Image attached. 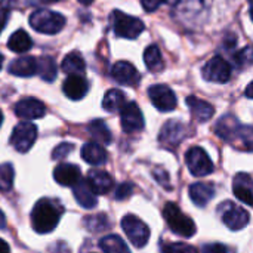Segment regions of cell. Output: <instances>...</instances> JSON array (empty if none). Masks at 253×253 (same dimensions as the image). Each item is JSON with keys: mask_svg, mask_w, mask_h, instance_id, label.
Listing matches in <instances>:
<instances>
[{"mask_svg": "<svg viewBox=\"0 0 253 253\" xmlns=\"http://www.w3.org/2000/svg\"><path fill=\"white\" fill-rule=\"evenodd\" d=\"M215 132L219 138L236 144L239 148H245L246 151L252 150V127L243 126L234 116H224L216 123Z\"/></svg>", "mask_w": 253, "mask_h": 253, "instance_id": "1", "label": "cell"}, {"mask_svg": "<svg viewBox=\"0 0 253 253\" xmlns=\"http://www.w3.org/2000/svg\"><path fill=\"white\" fill-rule=\"evenodd\" d=\"M61 213H62V209L53 200H49V199L39 200L31 212L33 230L39 234L52 233L59 224Z\"/></svg>", "mask_w": 253, "mask_h": 253, "instance_id": "2", "label": "cell"}, {"mask_svg": "<svg viewBox=\"0 0 253 253\" xmlns=\"http://www.w3.org/2000/svg\"><path fill=\"white\" fill-rule=\"evenodd\" d=\"M163 216L172 233L179 237L190 239L196 234V224L191 218H188L175 203H166L163 209Z\"/></svg>", "mask_w": 253, "mask_h": 253, "instance_id": "3", "label": "cell"}, {"mask_svg": "<svg viewBox=\"0 0 253 253\" xmlns=\"http://www.w3.org/2000/svg\"><path fill=\"white\" fill-rule=\"evenodd\" d=\"M30 25L43 34H56L59 33L65 25V18L53 10L49 9H39L31 13L30 16Z\"/></svg>", "mask_w": 253, "mask_h": 253, "instance_id": "4", "label": "cell"}, {"mask_svg": "<svg viewBox=\"0 0 253 253\" xmlns=\"http://www.w3.org/2000/svg\"><path fill=\"white\" fill-rule=\"evenodd\" d=\"M122 228L135 248H144L150 240V228L133 215H127L122 219Z\"/></svg>", "mask_w": 253, "mask_h": 253, "instance_id": "5", "label": "cell"}, {"mask_svg": "<svg viewBox=\"0 0 253 253\" xmlns=\"http://www.w3.org/2000/svg\"><path fill=\"white\" fill-rule=\"evenodd\" d=\"M113 22H114V33L123 39H136L145 28L141 19L126 15L120 10H114Z\"/></svg>", "mask_w": 253, "mask_h": 253, "instance_id": "6", "label": "cell"}, {"mask_svg": "<svg viewBox=\"0 0 253 253\" xmlns=\"http://www.w3.org/2000/svg\"><path fill=\"white\" fill-rule=\"evenodd\" d=\"M36 139H37V127L30 122H21L12 130L10 145L19 153H27L34 145Z\"/></svg>", "mask_w": 253, "mask_h": 253, "instance_id": "7", "label": "cell"}, {"mask_svg": "<svg viewBox=\"0 0 253 253\" xmlns=\"http://www.w3.org/2000/svg\"><path fill=\"white\" fill-rule=\"evenodd\" d=\"M185 162L194 176H206L213 172V163L200 147H193L185 154Z\"/></svg>", "mask_w": 253, "mask_h": 253, "instance_id": "8", "label": "cell"}, {"mask_svg": "<svg viewBox=\"0 0 253 253\" xmlns=\"http://www.w3.org/2000/svg\"><path fill=\"white\" fill-rule=\"evenodd\" d=\"M202 74H203V79L208 82L227 83L231 77V67L224 58L215 56L206 62V65L202 70Z\"/></svg>", "mask_w": 253, "mask_h": 253, "instance_id": "9", "label": "cell"}, {"mask_svg": "<svg viewBox=\"0 0 253 253\" xmlns=\"http://www.w3.org/2000/svg\"><path fill=\"white\" fill-rule=\"evenodd\" d=\"M148 96L153 105L163 113L172 111L176 108V96L173 90L166 84H154L148 89Z\"/></svg>", "mask_w": 253, "mask_h": 253, "instance_id": "10", "label": "cell"}, {"mask_svg": "<svg viewBox=\"0 0 253 253\" xmlns=\"http://www.w3.org/2000/svg\"><path fill=\"white\" fill-rule=\"evenodd\" d=\"M187 136V126L178 120H169L160 130L159 141L168 148H176Z\"/></svg>", "mask_w": 253, "mask_h": 253, "instance_id": "11", "label": "cell"}, {"mask_svg": "<svg viewBox=\"0 0 253 253\" xmlns=\"http://www.w3.org/2000/svg\"><path fill=\"white\" fill-rule=\"evenodd\" d=\"M120 120L122 127L126 133H135L144 129V116L141 108L135 102L125 104V107L120 110Z\"/></svg>", "mask_w": 253, "mask_h": 253, "instance_id": "12", "label": "cell"}, {"mask_svg": "<svg viewBox=\"0 0 253 253\" xmlns=\"http://www.w3.org/2000/svg\"><path fill=\"white\" fill-rule=\"evenodd\" d=\"M225 211L222 212V222L233 231L243 230L251 222V215L248 211H245L240 206H236L234 203H225Z\"/></svg>", "mask_w": 253, "mask_h": 253, "instance_id": "13", "label": "cell"}, {"mask_svg": "<svg viewBox=\"0 0 253 253\" xmlns=\"http://www.w3.org/2000/svg\"><path fill=\"white\" fill-rule=\"evenodd\" d=\"M111 76L117 83L125 84V86H135V84H138V82L141 79L138 70L127 61L116 62L111 68Z\"/></svg>", "mask_w": 253, "mask_h": 253, "instance_id": "14", "label": "cell"}, {"mask_svg": "<svg viewBox=\"0 0 253 253\" xmlns=\"http://www.w3.org/2000/svg\"><path fill=\"white\" fill-rule=\"evenodd\" d=\"M46 113L44 104L36 98H24L15 105V114L24 120H36Z\"/></svg>", "mask_w": 253, "mask_h": 253, "instance_id": "15", "label": "cell"}, {"mask_svg": "<svg viewBox=\"0 0 253 253\" xmlns=\"http://www.w3.org/2000/svg\"><path fill=\"white\" fill-rule=\"evenodd\" d=\"M55 181L62 187H74L82 179L80 168L70 163H61L53 170Z\"/></svg>", "mask_w": 253, "mask_h": 253, "instance_id": "16", "label": "cell"}, {"mask_svg": "<svg viewBox=\"0 0 253 253\" xmlns=\"http://www.w3.org/2000/svg\"><path fill=\"white\" fill-rule=\"evenodd\" d=\"M90 190L95 193V194H99V196H104V194H108L114 185V181L111 178V175H108L105 170H99V169H93L87 173V178H86Z\"/></svg>", "mask_w": 253, "mask_h": 253, "instance_id": "17", "label": "cell"}, {"mask_svg": "<svg viewBox=\"0 0 253 253\" xmlns=\"http://www.w3.org/2000/svg\"><path fill=\"white\" fill-rule=\"evenodd\" d=\"M203 0H178L173 9V16L181 22H187L194 19L203 10Z\"/></svg>", "mask_w": 253, "mask_h": 253, "instance_id": "18", "label": "cell"}, {"mask_svg": "<svg viewBox=\"0 0 253 253\" xmlns=\"http://www.w3.org/2000/svg\"><path fill=\"white\" fill-rule=\"evenodd\" d=\"M233 191L240 202H243L248 206H252V176L249 173H237L236 175V178L233 181Z\"/></svg>", "mask_w": 253, "mask_h": 253, "instance_id": "19", "label": "cell"}, {"mask_svg": "<svg viewBox=\"0 0 253 253\" xmlns=\"http://www.w3.org/2000/svg\"><path fill=\"white\" fill-rule=\"evenodd\" d=\"M62 90L67 98H70L73 101H79V99L84 98V95L87 93V82L83 76L71 74L64 82Z\"/></svg>", "mask_w": 253, "mask_h": 253, "instance_id": "20", "label": "cell"}, {"mask_svg": "<svg viewBox=\"0 0 253 253\" xmlns=\"http://www.w3.org/2000/svg\"><path fill=\"white\" fill-rule=\"evenodd\" d=\"M190 199L199 208H205L215 197V187L208 182H196L190 185Z\"/></svg>", "mask_w": 253, "mask_h": 253, "instance_id": "21", "label": "cell"}, {"mask_svg": "<svg viewBox=\"0 0 253 253\" xmlns=\"http://www.w3.org/2000/svg\"><path fill=\"white\" fill-rule=\"evenodd\" d=\"M187 105H188L193 117L200 123L211 120L213 117V114H215L213 105H211L209 102H206V101H203V99H200L197 96H188L187 98Z\"/></svg>", "mask_w": 253, "mask_h": 253, "instance_id": "22", "label": "cell"}, {"mask_svg": "<svg viewBox=\"0 0 253 253\" xmlns=\"http://www.w3.org/2000/svg\"><path fill=\"white\" fill-rule=\"evenodd\" d=\"M73 194H74V199L77 200V203L84 208V209H93L98 203V199H96V194L90 190L87 181L84 179H80L74 187H73Z\"/></svg>", "mask_w": 253, "mask_h": 253, "instance_id": "23", "label": "cell"}, {"mask_svg": "<svg viewBox=\"0 0 253 253\" xmlns=\"http://www.w3.org/2000/svg\"><path fill=\"white\" fill-rule=\"evenodd\" d=\"M9 73L18 77H31L37 73V59L33 56H21L9 64Z\"/></svg>", "mask_w": 253, "mask_h": 253, "instance_id": "24", "label": "cell"}, {"mask_svg": "<svg viewBox=\"0 0 253 253\" xmlns=\"http://www.w3.org/2000/svg\"><path fill=\"white\" fill-rule=\"evenodd\" d=\"M82 159L92 166H101L107 162V151L96 142H87L82 147Z\"/></svg>", "mask_w": 253, "mask_h": 253, "instance_id": "25", "label": "cell"}, {"mask_svg": "<svg viewBox=\"0 0 253 253\" xmlns=\"http://www.w3.org/2000/svg\"><path fill=\"white\" fill-rule=\"evenodd\" d=\"M87 132L90 133V136L99 145H108L111 142V139H113L110 129L107 127V125L102 120H93V122H90L89 126H87Z\"/></svg>", "mask_w": 253, "mask_h": 253, "instance_id": "26", "label": "cell"}, {"mask_svg": "<svg viewBox=\"0 0 253 253\" xmlns=\"http://www.w3.org/2000/svg\"><path fill=\"white\" fill-rule=\"evenodd\" d=\"M7 46H9V49H10L12 52L24 53V52H27V50L31 49L33 40H31V37H30L24 30H18V31H15V33L9 37Z\"/></svg>", "mask_w": 253, "mask_h": 253, "instance_id": "27", "label": "cell"}, {"mask_svg": "<svg viewBox=\"0 0 253 253\" xmlns=\"http://www.w3.org/2000/svg\"><path fill=\"white\" fill-rule=\"evenodd\" d=\"M126 104V96L122 90L119 89H111L105 93L102 99V108L108 113H116L120 111Z\"/></svg>", "mask_w": 253, "mask_h": 253, "instance_id": "28", "label": "cell"}, {"mask_svg": "<svg viewBox=\"0 0 253 253\" xmlns=\"http://www.w3.org/2000/svg\"><path fill=\"white\" fill-rule=\"evenodd\" d=\"M84 68H86L84 61H83L82 55L77 53V52L68 53V55L64 58V61H62V71H64L65 74H68V76H71V74L82 76V74L84 73Z\"/></svg>", "mask_w": 253, "mask_h": 253, "instance_id": "29", "label": "cell"}, {"mask_svg": "<svg viewBox=\"0 0 253 253\" xmlns=\"http://www.w3.org/2000/svg\"><path fill=\"white\" fill-rule=\"evenodd\" d=\"M99 246L104 253H130L126 243L122 240V237H119L116 234H110V236H105L104 239H101Z\"/></svg>", "mask_w": 253, "mask_h": 253, "instance_id": "30", "label": "cell"}, {"mask_svg": "<svg viewBox=\"0 0 253 253\" xmlns=\"http://www.w3.org/2000/svg\"><path fill=\"white\" fill-rule=\"evenodd\" d=\"M144 61H145V65L148 67V70L157 73V71H162L165 68V62H163V58H162V52L159 49V46L156 44H151L145 49L144 52Z\"/></svg>", "mask_w": 253, "mask_h": 253, "instance_id": "31", "label": "cell"}, {"mask_svg": "<svg viewBox=\"0 0 253 253\" xmlns=\"http://www.w3.org/2000/svg\"><path fill=\"white\" fill-rule=\"evenodd\" d=\"M37 73L44 82H53L56 79V64L50 56H42L37 61Z\"/></svg>", "mask_w": 253, "mask_h": 253, "instance_id": "32", "label": "cell"}, {"mask_svg": "<svg viewBox=\"0 0 253 253\" xmlns=\"http://www.w3.org/2000/svg\"><path fill=\"white\" fill-rule=\"evenodd\" d=\"M13 178H15V170L12 165L10 163L0 165V191L1 193H6L12 188Z\"/></svg>", "mask_w": 253, "mask_h": 253, "instance_id": "33", "label": "cell"}, {"mask_svg": "<svg viewBox=\"0 0 253 253\" xmlns=\"http://www.w3.org/2000/svg\"><path fill=\"white\" fill-rule=\"evenodd\" d=\"M84 225L90 231H104L110 227V221L107 219V216L104 213H101V215H95V216H86Z\"/></svg>", "mask_w": 253, "mask_h": 253, "instance_id": "34", "label": "cell"}, {"mask_svg": "<svg viewBox=\"0 0 253 253\" xmlns=\"http://www.w3.org/2000/svg\"><path fill=\"white\" fill-rule=\"evenodd\" d=\"M160 253H197V251L187 243H169L162 248Z\"/></svg>", "mask_w": 253, "mask_h": 253, "instance_id": "35", "label": "cell"}, {"mask_svg": "<svg viewBox=\"0 0 253 253\" xmlns=\"http://www.w3.org/2000/svg\"><path fill=\"white\" fill-rule=\"evenodd\" d=\"M73 148H74V145L71 142H62V144H59L52 151V160H62V159L68 157L70 153L73 151Z\"/></svg>", "mask_w": 253, "mask_h": 253, "instance_id": "36", "label": "cell"}, {"mask_svg": "<svg viewBox=\"0 0 253 253\" xmlns=\"http://www.w3.org/2000/svg\"><path fill=\"white\" fill-rule=\"evenodd\" d=\"M132 193H133V185L129 184V182H123V184H120V185L116 188V191H114V199H116V200H125V199L130 197Z\"/></svg>", "mask_w": 253, "mask_h": 253, "instance_id": "37", "label": "cell"}, {"mask_svg": "<svg viewBox=\"0 0 253 253\" xmlns=\"http://www.w3.org/2000/svg\"><path fill=\"white\" fill-rule=\"evenodd\" d=\"M170 0H141V4H142V7L147 10V12H154V10H157L160 6H163V4H166V3H169Z\"/></svg>", "mask_w": 253, "mask_h": 253, "instance_id": "38", "label": "cell"}, {"mask_svg": "<svg viewBox=\"0 0 253 253\" xmlns=\"http://www.w3.org/2000/svg\"><path fill=\"white\" fill-rule=\"evenodd\" d=\"M203 253H228V249L221 243H209L203 246Z\"/></svg>", "mask_w": 253, "mask_h": 253, "instance_id": "39", "label": "cell"}, {"mask_svg": "<svg viewBox=\"0 0 253 253\" xmlns=\"http://www.w3.org/2000/svg\"><path fill=\"white\" fill-rule=\"evenodd\" d=\"M7 18H9V12L6 9H0V33L4 28V25L7 22Z\"/></svg>", "mask_w": 253, "mask_h": 253, "instance_id": "40", "label": "cell"}, {"mask_svg": "<svg viewBox=\"0 0 253 253\" xmlns=\"http://www.w3.org/2000/svg\"><path fill=\"white\" fill-rule=\"evenodd\" d=\"M0 253H9V246H7V243L3 242L1 239H0Z\"/></svg>", "mask_w": 253, "mask_h": 253, "instance_id": "41", "label": "cell"}, {"mask_svg": "<svg viewBox=\"0 0 253 253\" xmlns=\"http://www.w3.org/2000/svg\"><path fill=\"white\" fill-rule=\"evenodd\" d=\"M4 227H6V218H4L3 212L0 211V230H4Z\"/></svg>", "mask_w": 253, "mask_h": 253, "instance_id": "42", "label": "cell"}, {"mask_svg": "<svg viewBox=\"0 0 253 253\" xmlns=\"http://www.w3.org/2000/svg\"><path fill=\"white\" fill-rule=\"evenodd\" d=\"M246 96L248 98H252V83L248 84V89H246Z\"/></svg>", "mask_w": 253, "mask_h": 253, "instance_id": "43", "label": "cell"}, {"mask_svg": "<svg viewBox=\"0 0 253 253\" xmlns=\"http://www.w3.org/2000/svg\"><path fill=\"white\" fill-rule=\"evenodd\" d=\"M12 1H16V0H1V6L7 10V7H9V3H12Z\"/></svg>", "mask_w": 253, "mask_h": 253, "instance_id": "44", "label": "cell"}, {"mask_svg": "<svg viewBox=\"0 0 253 253\" xmlns=\"http://www.w3.org/2000/svg\"><path fill=\"white\" fill-rule=\"evenodd\" d=\"M79 1H80L82 4H90V3H92L93 0H79Z\"/></svg>", "mask_w": 253, "mask_h": 253, "instance_id": "45", "label": "cell"}, {"mask_svg": "<svg viewBox=\"0 0 253 253\" xmlns=\"http://www.w3.org/2000/svg\"><path fill=\"white\" fill-rule=\"evenodd\" d=\"M42 3H52V1H56V0H40Z\"/></svg>", "mask_w": 253, "mask_h": 253, "instance_id": "46", "label": "cell"}, {"mask_svg": "<svg viewBox=\"0 0 253 253\" xmlns=\"http://www.w3.org/2000/svg\"><path fill=\"white\" fill-rule=\"evenodd\" d=\"M1 65H3V56L0 55V68H1Z\"/></svg>", "mask_w": 253, "mask_h": 253, "instance_id": "47", "label": "cell"}, {"mask_svg": "<svg viewBox=\"0 0 253 253\" xmlns=\"http://www.w3.org/2000/svg\"><path fill=\"white\" fill-rule=\"evenodd\" d=\"M1 122H3V114H1V111H0V126H1Z\"/></svg>", "mask_w": 253, "mask_h": 253, "instance_id": "48", "label": "cell"}]
</instances>
